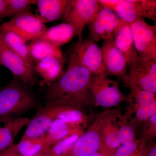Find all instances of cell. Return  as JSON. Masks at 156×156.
I'll list each match as a JSON object with an SVG mask.
<instances>
[{"label": "cell", "instance_id": "19", "mask_svg": "<svg viewBox=\"0 0 156 156\" xmlns=\"http://www.w3.org/2000/svg\"><path fill=\"white\" fill-rule=\"evenodd\" d=\"M77 36L75 28L71 24L65 22L47 28L41 35L37 38L46 40L60 48Z\"/></svg>", "mask_w": 156, "mask_h": 156}, {"label": "cell", "instance_id": "16", "mask_svg": "<svg viewBox=\"0 0 156 156\" xmlns=\"http://www.w3.org/2000/svg\"><path fill=\"white\" fill-rule=\"evenodd\" d=\"M113 41L125 57L127 66L130 68L138 56L134 46V39L130 24L120 19L115 31Z\"/></svg>", "mask_w": 156, "mask_h": 156}, {"label": "cell", "instance_id": "28", "mask_svg": "<svg viewBox=\"0 0 156 156\" xmlns=\"http://www.w3.org/2000/svg\"><path fill=\"white\" fill-rule=\"evenodd\" d=\"M133 113V111L130 109L125 115H122L119 133L120 142L122 145L133 142L136 139L134 127L128 123Z\"/></svg>", "mask_w": 156, "mask_h": 156}, {"label": "cell", "instance_id": "17", "mask_svg": "<svg viewBox=\"0 0 156 156\" xmlns=\"http://www.w3.org/2000/svg\"><path fill=\"white\" fill-rule=\"evenodd\" d=\"M70 0H38V14L36 15L45 24L62 19Z\"/></svg>", "mask_w": 156, "mask_h": 156}, {"label": "cell", "instance_id": "25", "mask_svg": "<svg viewBox=\"0 0 156 156\" xmlns=\"http://www.w3.org/2000/svg\"><path fill=\"white\" fill-rule=\"evenodd\" d=\"M149 142L142 138L121 146L115 151L114 156H145Z\"/></svg>", "mask_w": 156, "mask_h": 156}, {"label": "cell", "instance_id": "2", "mask_svg": "<svg viewBox=\"0 0 156 156\" xmlns=\"http://www.w3.org/2000/svg\"><path fill=\"white\" fill-rule=\"evenodd\" d=\"M119 108L106 110L94 117L88 129L74 145L70 156H92L99 150L102 141L104 128L107 123L119 113Z\"/></svg>", "mask_w": 156, "mask_h": 156}, {"label": "cell", "instance_id": "26", "mask_svg": "<svg viewBox=\"0 0 156 156\" xmlns=\"http://www.w3.org/2000/svg\"><path fill=\"white\" fill-rule=\"evenodd\" d=\"M84 132L67 136L50 146L51 156H70L75 143Z\"/></svg>", "mask_w": 156, "mask_h": 156}, {"label": "cell", "instance_id": "37", "mask_svg": "<svg viewBox=\"0 0 156 156\" xmlns=\"http://www.w3.org/2000/svg\"><path fill=\"white\" fill-rule=\"evenodd\" d=\"M0 66H1V64H0Z\"/></svg>", "mask_w": 156, "mask_h": 156}, {"label": "cell", "instance_id": "22", "mask_svg": "<svg viewBox=\"0 0 156 156\" xmlns=\"http://www.w3.org/2000/svg\"><path fill=\"white\" fill-rule=\"evenodd\" d=\"M84 131L83 128L78 126L55 119L45 135L48 145L50 147L65 137Z\"/></svg>", "mask_w": 156, "mask_h": 156}, {"label": "cell", "instance_id": "23", "mask_svg": "<svg viewBox=\"0 0 156 156\" xmlns=\"http://www.w3.org/2000/svg\"><path fill=\"white\" fill-rule=\"evenodd\" d=\"M0 35L6 43L24 60L31 71L34 73L35 65L30 56L26 43L16 34L10 31L0 30Z\"/></svg>", "mask_w": 156, "mask_h": 156}, {"label": "cell", "instance_id": "12", "mask_svg": "<svg viewBox=\"0 0 156 156\" xmlns=\"http://www.w3.org/2000/svg\"><path fill=\"white\" fill-rule=\"evenodd\" d=\"M120 19L113 12L102 6L94 20L88 24L89 37L95 42L113 41Z\"/></svg>", "mask_w": 156, "mask_h": 156}, {"label": "cell", "instance_id": "34", "mask_svg": "<svg viewBox=\"0 0 156 156\" xmlns=\"http://www.w3.org/2000/svg\"><path fill=\"white\" fill-rule=\"evenodd\" d=\"M14 144H14L8 150L0 154V156H20L16 151Z\"/></svg>", "mask_w": 156, "mask_h": 156}, {"label": "cell", "instance_id": "6", "mask_svg": "<svg viewBox=\"0 0 156 156\" xmlns=\"http://www.w3.org/2000/svg\"><path fill=\"white\" fill-rule=\"evenodd\" d=\"M101 7L96 0H70L62 20L75 28L77 42L83 40L84 27L94 20Z\"/></svg>", "mask_w": 156, "mask_h": 156}, {"label": "cell", "instance_id": "33", "mask_svg": "<svg viewBox=\"0 0 156 156\" xmlns=\"http://www.w3.org/2000/svg\"><path fill=\"white\" fill-rule=\"evenodd\" d=\"M145 156H156L155 140L149 142L148 147Z\"/></svg>", "mask_w": 156, "mask_h": 156}, {"label": "cell", "instance_id": "31", "mask_svg": "<svg viewBox=\"0 0 156 156\" xmlns=\"http://www.w3.org/2000/svg\"><path fill=\"white\" fill-rule=\"evenodd\" d=\"M135 113V121L142 123L149 117L156 113V102L133 107L132 108Z\"/></svg>", "mask_w": 156, "mask_h": 156}, {"label": "cell", "instance_id": "10", "mask_svg": "<svg viewBox=\"0 0 156 156\" xmlns=\"http://www.w3.org/2000/svg\"><path fill=\"white\" fill-rule=\"evenodd\" d=\"M0 64L13 74L15 79L24 85L32 87L37 83L34 73L25 62L4 41L0 35Z\"/></svg>", "mask_w": 156, "mask_h": 156}, {"label": "cell", "instance_id": "5", "mask_svg": "<svg viewBox=\"0 0 156 156\" xmlns=\"http://www.w3.org/2000/svg\"><path fill=\"white\" fill-rule=\"evenodd\" d=\"M90 89L93 103L96 106L109 108L129 102V97L121 91L118 82L103 73L92 74Z\"/></svg>", "mask_w": 156, "mask_h": 156}, {"label": "cell", "instance_id": "11", "mask_svg": "<svg viewBox=\"0 0 156 156\" xmlns=\"http://www.w3.org/2000/svg\"><path fill=\"white\" fill-rule=\"evenodd\" d=\"M70 58L89 70L92 74L104 73L101 48L88 37L80 42H77Z\"/></svg>", "mask_w": 156, "mask_h": 156}, {"label": "cell", "instance_id": "7", "mask_svg": "<svg viewBox=\"0 0 156 156\" xmlns=\"http://www.w3.org/2000/svg\"><path fill=\"white\" fill-rule=\"evenodd\" d=\"M129 69L122 80L125 85L156 94V61L138 56Z\"/></svg>", "mask_w": 156, "mask_h": 156}, {"label": "cell", "instance_id": "4", "mask_svg": "<svg viewBox=\"0 0 156 156\" xmlns=\"http://www.w3.org/2000/svg\"><path fill=\"white\" fill-rule=\"evenodd\" d=\"M103 7L130 24L138 18L156 21L155 0H99Z\"/></svg>", "mask_w": 156, "mask_h": 156}, {"label": "cell", "instance_id": "24", "mask_svg": "<svg viewBox=\"0 0 156 156\" xmlns=\"http://www.w3.org/2000/svg\"><path fill=\"white\" fill-rule=\"evenodd\" d=\"M15 145L20 156H33L41 151L48 145L45 135L34 138H21Z\"/></svg>", "mask_w": 156, "mask_h": 156}, {"label": "cell", "instance_id": "30", "mask_svg": "<svg viewBox=\"0 0 156 156\" xmlns=\"http://www.w3.org/2000/svg\"><path fill=\"white\" fill-rule=\"evenodd\" d=\"M142 123V137L140 138L147 142L154 140L156 137V113L149 117Z\"/></svg>", "mask_w": 156, "mask_h": 156}, {"label": "cell", "instance_id": "32", "mask_svg": "<svg viewBox=\"0 0 156 156\" xmlns=\"http://www.w3.org/2000/svg\"><path fill=\"white\" fill-rule=\"evenodd\" d=\"M9 17V10L6 0H0V20Z\"/></svg>", "mask_w": 156, "mask_h": 156}, {"label": "cell", "instance_id": "14", "mask_svg": "<svg viewBox=\"0 0 156 156\" xmlns=\"http://www.w3.org/2000/svg\"><path fill=\"white\" fill-rule=\"evenodd\" d=\"M58 106L56 102H48L30 119L22 138L39 137L46 134L55 119Z\"/></svg>", "mask_w": 156, "mask_h": 156}, {"label": "cell", "instance_id": "8", "mask_svg": "<svg viewBox=\"0 0 156 156\" xmlns=\"http://www.w3.org/2000/svg\"><path fill=\"white\" fill-rule=\"evenodd\" d=\"M134 46L138 56L156 61V26L148 24L144 18L130 23Z\"/></svg>", "mask_w": 156, "mask_h": 156}, {"label": "cell", "instance_id": "15", "mask_svg": "<svg viewBox=\"0 0 156 156\" xmlns=\"http://www.w3.org/2000/svg\"><path fill=\"white\" fill-rule=\"evenodd\" d=\"M30 121L27 117L0 118V154L14 145L17 135Z\"/></svg>", "mask_w": 156, "mask_h": 156}, {"label": "cell", "instance_id": "35", "mask_svg": "<svg viewBox=\"0 0 156 156\" xmlns=\"http://www.w3.org/2000/svg\"><path fill=\"white\" fill-rule=\"evenodd\" d=\"M114 154L102 148H99V150L92 156H114Z\"/></svg>", "mask_w": 156, "mask_h": 156}, {"label": "cell", "instance_id": "21", "mask_svg": "<svg viewBox=\"0 0 156 156\" xmlns=\"http://www.w3.org/2000/svg\"><path fill=\"white\" fill-rule=\"evenodd\" d=\"M122 115L117 114L107 123L104 128L100 147L113 153L121 146L119 133Z\"/></svg>", "mask_w": 156, "mask_h": 156}, {"label": "cell", "instance_id": "27", "mask_svg": "<svg viewBox=\"0 0 156 156\" xmlns=\"http://www.w3.org/2000/svg\"><path fill=\"white\" fill-rule=\"evenodd\" d=\"M128 88L130 89V94L128 96L130 100L129 102L133 107L156 102V94L135 87Z\"/></svg>", "mask_w": 156, "mask_h": 156}, {"label": "cell", "instance_id": "18", "mask_svg": "<svg viewBox=\"0 0 156 156\" xmlns=\"http://www.w3.org/2000/svg\"><path fill=\"white\" fill-rule=\"evenodd\" d=\"M64 62L65 60L55 56H50L36 64L34 70L43 78L45 83L49 86L63 75Z\"/></svg>", "mask_w": 156, "mask_h": 156}, {"label": "cell", "instance_id": "3", "mask_svg": "<svg viewBox=\"0 0 156 156\" xmlns=\"http://www.w3.org/2000/svg\"><path fill=\"white\" fill-rule=\"evenodd\" d=\"M15 79L0 92V118L14 117L36 106L32 93Z\"/></svg>", "mask_w": 156, "mask_h": 156}, {"label": "cell", "instance_id": "20", "mask_svg": "<svg viewBox=\"0 0 156 156\" xmlns=\"http://www.w3.org/2000/svg\"><path fill=\"white\" fill-rule=\"evenodd\" d=\"M30 58L35 65L40 61L50 56H55L65 60L64 56L60 48L46 40L36 38L27 45Z\"/></svg>", "mask_w": 156, "mask_h": 156}, {"label": "cell", "instance_id": "29", "mask_svg": "<svg viewBox=\"0 0 156 156\" xmlns=\"http://www.w3.org/2000/svg\"><path fill=\"white\" fill-rule=\"evenodd\" d=\"M9 10V17L26 12H31V5L36 4L37 0H6Z\"/></svg>", "mask_w": 156, "mask_h": 156}, {"label": "cell", "instance_id": "1", "mask_svg": "<svg viewBox=\"0 0 156 156\" xmlns=\"http://www.w3.org/2000/svg\"><path fill=\"white\" fill-rule=\"evenodd\" d=\"M92 73L70 58L67 69L60 79L48 86V102H56L83 108L92 103L90 89Z\"/></svg>", "mask_w": 156, "mask_h": 156}, {"label": "cell", "instance_id": "9", "mask_svg": "<svg viewBox=\"0 0 156 156\" xmlns=\"http://www.w3.org/2000/svg\"><path fill=\"white\" fill-rule=\"evenodd\" d=\"M48 28L31 12L18 14L0 24V30L14 33L25 43L40 37Z\"/></svg>", "mask_w": 156, "mask_h": 156}, {"label": "cell", "instance_id": "36", "mask_svg": "<svg viewBox=\"0 0 156 156\" xmlns=\"http://www.w3.org/2000/svg\"><path fill=\"white\" fill-rule=\"evenodd\" d=\"M50 147H46L33 156H51L50 151Z\"/></svg>", "mask_w": 156, "mask_h": 156}, {"label": "cell", "instance_id": "13", "mask_svg": "<svg viewBox=\"0 0 156 156\" xmlns=\"http://www.w3.org/2000/svg\"><path fill=\"white\" fill-rule=\"evenodd\" d=\"M101 50L102 54L104 73L107 76H114L124 79L128 73L127 64L122 53L113 41H103Z\"/></svg>", "mask_w": 156, "mask_h": 156}]
</instances>
